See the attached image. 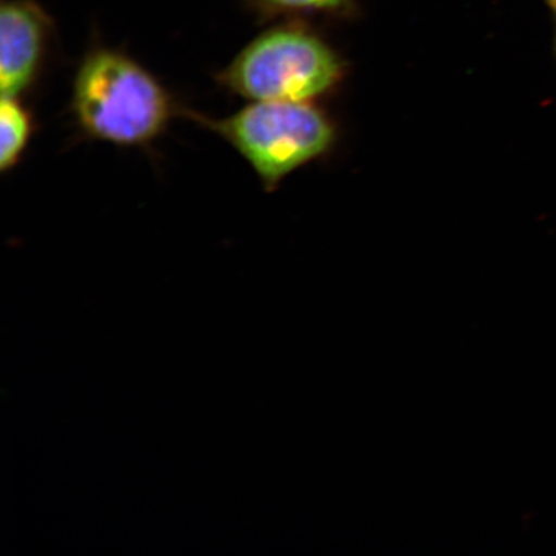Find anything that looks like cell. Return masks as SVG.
Masks as SVG:
<instances>
[{
  "instance_id": "cell-1",
  "label": "cell",
  "mask_w": 556,
  "mask_h": 556,
  "mask_svg": "<svg viewBox=\"0 0 556 556\" xmlns=\"http://www.w3.org/2000/svg\"><path fill=\"white\" fill-rule=\"evenodd\" d=\"M72 109L83 134L123 148L154 142L177 113L170 93L148 68L106 47L81 62Z\"/></svg>"
},
{
  "instance_id": "cell-2",
  "label": "cell",
  "mask_w": 556,
  "mask_h": 556,
  "mask_svg": "<svg viewBox=\"0 0 556 556\" xmlns=\"http://www.w3.org/2000/svg\"><path fill=\"white\" fill-rule=\"evenodd\" d=\"M344 73L342 58L321 35L290 21L250 41L217 80L253 102H315L331 93Z\"/></svg>"
},
{
  "instance_id": "cell-3",
  "label": "cell",
  "mask_w": 556,
  "mask_h": 556,
  "mask_svg": "<svg viewBox=\"0 0 556 556\" xmlns=\"http://www.w3.org/2000/svg\"><path fill=\"white\" fill-rule=\"evenodd\" d=\"M247 160L268 191L331 150L337 130L313 102H253L225 119L187 111Z\"/></svg>"
},
{
  "instance_id": "cell-4",
  "label": "cell",
  "mask_w": 556,
  "mask_h": 556,
  "mask_svg": "<svg viewBox=\"0 0 556 556\" xmlns=\"http://www.w3.org/2000/svg\"><path fill=\"white\" fill-rule=\"evenodd\" d=\"M53 20L35 0H2L0 9V89L24 96L39 79L50 52Z\"/></svg>"
},
{
  "instance_id": "cell-5",
  "label": "cell",
  "mask_w": 556,
  "mask_h": 556,
  "mask_svg": "<svg viewBox=\"0 0 556 556\" xmlns=\"http://www.w3.org/2000/svg\"><path fill=\"white\" fill-rule=\"evenodd\" d=\"M260 20L319 16L350 20L357 15V0H243Z\"/></svg>"
},
{
  "instance_id": "cell-6",
  "label": "cell",
  "mask_w": 556,
  "mask_h": 556,
  "mask_svg": "<svg viewBox=\"0 0 556 556\" xmlns=\"http://www.w3.org/2000/svg\"><path fill=\"white\" fill-rule=\"evenodd\" d=\"M33 116L20 97H2L0 103V168H15L33 135Z\"/></svg>"
},
{
  "instance_id": "cell-7",
  "label": "cell",
  "mask_w": 556,
  "mask_h": 556,
  "mask_svg": "<svg viewBox=\"0 0 556 556\" xmlns=\"http://www.w3.org/2000/svg\"><path fill=\"white\" fill-rule=\"evenodd\" d=\"M545 2L547 3L548 7H551V9L556 15V0H545Z\"/></svg>"
}]
</instances>
